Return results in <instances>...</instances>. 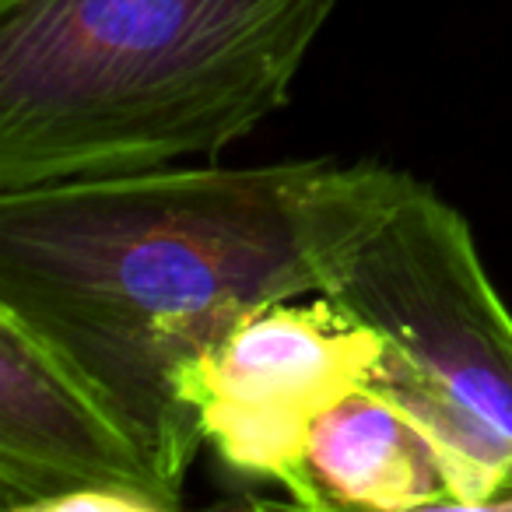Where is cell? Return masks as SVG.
Returning <instances> with one entry per match:
<instances>
[{
    "instance_id": "6",
    "label": "cell",
    "mask_w": 512,
    "mask_h": 512,
    "mask_svg": "<svg viewBox=\"0 0 512 512\" xmlns=\"http://www.w3.org/2000/svg\"><path fill=\"white\" fill-rule=\"evenodd\" d=\"M306 481L313 509H453L435 449L397 404L369 386L316 418Z\"/></svg>"
},
{
    "instance_id": "3",
    "label": "cell",
    "mask_w": 512,
    "mask_h": 512,
    "mask_svg": "<svg viewBox=\"0 0 512 512\" xmlns=\"http://www.w3.org/2000/svg\"><path fill=\"white\" fill-rule=\"evenodd\" d=\"M323 295L512 442V313L467 218L432 186L414 179Z\"/></svg>"
},
{
    "instance_id": "2",
    "label": "cell",
    "mask_w": 512,
    "mask_h": 512,
    "mask_svg": "<svg viewBox=\"0 0 512 512\" xmlns=\"http://www.w3.org/2000/svg\"><path fill=\"white\" fill-rule=\"evenodd\" d=\"M337 0H0V193L214 162L288 95Z\"/></svg>"
},
{
    "instance_id": "5",
    "label": "cell",
    "mask_w": 512,
    "mask_h": 512,
    "mask_svg": "<svg viewBox=\"0 0 512 512\" xmlns=\"http://www.w3.org/2000/svg\"><path fill=\"white\" fill-rule=\"evenodd\" d=\"M88 488L130 491L155 512L179 505L113 411L0 309V509L50 512Z\"/></svg>"
},
{
    "instance_id": "4",
    "label": "cell",
    "mask_w": 512,
    "mask_h": 512,
    "mask_svg": "<svg viewBox=\"0 0 512 512\" xmlns=\"http://www.w3.org/2000/svg\"><path fill=\"white\" fill-rule=\"evenodd\" d=\"M386 358L379 330L330 295L271 302L242 316L186 379L204 446L232 474L288 491L313 509L306 442L316 418L372 383Z\"/></svg>"
},
{
    "instance_id": "1",
    "label": "cell",
    "mask_w": 512,
    "mask_h": 512,
    "mask_svg": "<svg viewBox=\"0 0 512 512\" xmlns=\"http://www.w3.org/2000/svg\"><path fill=\"white\" fill-rule=\"evenodd\" d=\"M414 176L334 158L148 169L0 193V309L134 435L183 498L186 379L242 320L320 295Z\"/></svg>"
}]
</instances>
